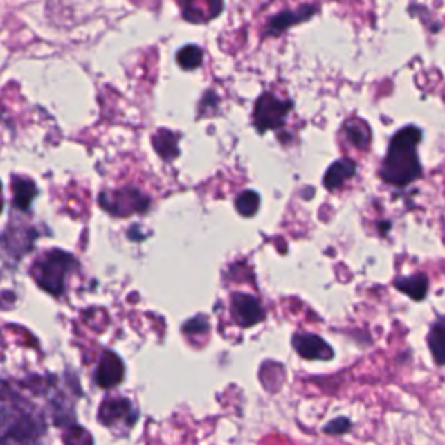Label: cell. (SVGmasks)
Returning a JSON list of instances; mask_svg holds the SVG:
<instances>
[{
    "label": "cell",
    "mask_w": 445,
    "mask_h": 445,
    "mask_svg": "<svg viewBox=\"0 0 445 445\" xmlns=\"http://www.w3.org/2000/svg\"><path fill=\"white\" fill-rule=\"evenodd\" d=\"M421 136L416 125H407L392 138L379 172L388 185L407 186L421 176V162L417 157Z\"/></svg>",
    "instance_id": "cell-1"
},
{
    "label": "cell",
    "mask_w": 445,
    "mask_h": 445,
    "mask_svg": "<svg viewBox=\"0 0 445 445\" xmlns=\"http://www.w3.org/2000/svg\"><path fill=\"white\" fill-rule=\"evenodd\" d=\"M100 203L111 214L127 216L131 212H143L148 209L150 200L134 188H125L115 193H101Z\"/></svg>",
    "instance_id": "cell-5"
},
{
    "label": "cell",
    "mask_w": 445,
    "mask_h": 445,
    "mask_svg": "<svg viewBox=\"0 0 445 445\" xmlns=\"http://www.w3.org/2000/svg\"><path fill=\"white\" fill-rule=\"evenodd\" d=\"M356 165L352 158H341L336 161L331 167L327 169L324 176V186L327 190H336L343 185L345 181H348L349 178L355 176Z\"/></svg>",
    "instance_id": "cell-11"
},
{
    "label": "cell",
    "mask_w": 445,
    "mask_h": 445,
    "mask_svg": "<svg viewBox=\"0 0 445 445\" xmlns=\"http://www.w3.org/2000/svg\"><path fill=\"white\" fill-rule=\"evenodd\" d=\"M428 346L437 365H445V317L438 318L428 334Z\"/></svg>",
    "instance_id": "cell-13"
},
{
    "label": "cell",
    "mask_w": 445,
    "mask_h": 445,
    "mask_svg": "<svg viewBox=\"0 0 445 445\" xmlns=\"http://www.w3.org/2000/svg\"><path fill=\"white\" fill-rule=\"evenodd\" d=\"M12 192H15V206L18 209L26 210L32 203V200L37 195V186L33 185L30 179L25 178H15L12 183Z\"/></svg>",
    "instance_id": "cell-15"
},
{
    "label": "cell",
    "mask_w": 445,
    "mask_h": 445,
    "mask_svg": "<svg viewBox=\"0 0 445 445\" xmlns=\"http://www.w3.org/2000/svg\"><path fill=\"white\" fill-rule=\"evenodd\" d=\"M2 203H4V200H2V186H0V210H2Z\"/></svg>",
    "instance_id": "cell-21"
},
{
    "label": "cell",
    "mask_w": 445,
    "mask_h": 445,
    "mask_svg": "<svg viewBox=\"0 0 445 445\" xmlns=\"http://www.w3.org/2000/svg\"><path fill=\"white\" fill-rule=\"evenodd\" d=\"M345 131H346V136H348L349 143H352L353 146H356V148H360V150H365L367 146H369L370 129L365 122L356 120V118L348 120L345 124Z\"/></svg>",
    "instance_id": "cell-14"
},
{
    "label": "cell",
    "mask_w": 445,
    "mask_h": 445,
    "mask_svg": "<svg viewBox=\"0 0 445 445\" xmlns=\"http://www.w3.org/2000/svg\"><path fill=\"white\" fill-rule=\"evenodd\" d=\"M77 261L70 254L63 253L60 249H54L51 253L44 254L35 264H33V277L37 284L47 292L54 296H60L64 291V280L68 273L75 270Z\"/></svg>",
    "instance_id": "cell-3"
},
{
    "label": "cell",
    "mask_w": 445,
    "mask_h": 445,
    "mask_svg": "<svg viewBox=\"0 0 445 445\" xmlns=\"http://www.w3.org/2000/svg\"><path fill=\"white\" fill-rule=\"evenodd\" d=\"M291 107V101H282L275 98L273 94L264 93L257 100L256 108H254V124H256L257 131L266 132L270 129L282 127Z\"/></svg>",
    "instance_id": "cell-4"
},
{
    "label": "cell",
    "mask_w": 445,
    "mask_h": 445,
    "mask_svg": "<svg viewBox=\"0 0 445 445\" xmlns=\"http://www.w3.org/2000/svg\"><path fill=\"white\" fill-rule=\"evenodd\" d=\"M395 287L400 292L407 294L410 300L421 301L426 298L428 292V278L424 273L410 275V277H399L395 280Z\"/></svg>",
    "instance_id": "cell-12"
},
{
    "label": "cell",
    "mask_w": 445,
    "mask_h": 445,
    "mask_svg": "<svg viewBox=\"0 0 445 445\" xmlns=\"http://www.w3.org/2000/svg\"><path fill=\"white\" fill-rule=\"evenodd\" d=\"M235 207L242 216H254L257 212V207H260V195L256 192H251V190L240 193L237 197Z\"/></svg>",
    "instance_id": "cell-17"
},
{
    "label": "cell",
    "mask_w": 445,
    "mask_h": 445,
    "mask_svg": "<svg viewBox=\"0 0 445 445\" xmlns=\"http://www.w3.org/2000/svg\"><path fill=\"white\" fill-rule=\"evenodd\" d=\"M209 329V324H207L206 317H197L193 320H190L188 324L185 325V332L188 334H199V332H207Z\"/></svg>",
    "instance_id": "cell-20"
},
{
    "label": "cell",
    "mask_w": 445,
    "mask_h": 445,
    "mask_svg": "<svg viewBox=\"0 0 445 445\" xmlns=\"http://www.w3.org/2000/svg\"><path fill=\"white\" fill-rule=\"evenodd\" d=\"M317 12V8L315 6H305V8L298 9V11H284L280 15L273 16L268 23V35H278L284 30H287L291 25H296V23H301L305 19H310L311 16Z\"/></svg>",
    "instance_id": "cell-10"
},
{
    "label": "cell",
    "mask_w": 445,
    "mask_h": 445,
    "mask_svg": "<svg viewBox=\"0 0 445 445\" xmlns=\"http://www.w3.org/2000/svg\"><path fill=\"white\" fill-rule=\"evenodd\" d=\"M349 430H352V421H349L348 417H338V419L331 421V423L324 428L325 433L331 435H343Z\"/></svg>",
    "instance_id": "cell-19"
},
{
    "label": "cell",
    "mask_w": 445,
    "mask_h": 445,
    "mask_svg": "<svg viewBox=\"0 0 445 445\" xmlns=\"http://www.w3.org/2000/svg\"><path fill=\"white\" fill-rule=\"evenodd\" d=\"M178 63L186 70H193V68L200 66L202 63V51L195 46L183 47L178 53Z\"/></svg>",
    "instance_id": "cell-18"
},
{
    "label": "cell",
    "mask_w": 445,
    "mask_h": 445,
    "mask_svg": "<svg viewBox=\"0 0 445 445\" xmlns=\"http://www.w3.org/2000/svg\"><path fill=\"white\" fill-rule=\"evenodd\" d=\"M296 352L307 360H331L334 356L331 346L318 336L310 332H300L292 338Z\"/></svg>",
    "instance_id": "cell-7"
},
{
    "label": "cell",
    "mask_w": 445,
    "mask_h": 445,
    "mask_svg": "<svg viewBox=\"0 0 445 445\" xmlns=\"http://www.w3.org/2000/svg\"><path fill=\"white\" fill-rule=\"evenodd\" d=\"M232 315L237 324L242 327H251L263 320L264 310L254 296L237 292L232 298Z\"/></svg>",
    "instance_id": "cell-6"
},
{
    "label": "cell",
    "mask_w": 445,
    "mask_h": 445,
    "mask_svg": "<svg viewBox=\"0 0 445 445\" xmlns=\"http://www.w3.org/2000/svg\"><path fill=\"white\" fill-rule=\"evenodd\" d=\"M98 386L101 388H113L124 379V363L115 353L107 352L100 360V365L94 374Z\"/></svg>",
    "instance_id": "cell-8"
},
{
    "label": "cell",
    "mask_w": 445,
    "mask_h": 445,
    "mask_svg": "<svg viewBox=\"0 0 445 445\" xmlns=\"http://www.w3.org/2000/svg\"><path fill=\"white\" fill-rule=\"evenodd\" d=\"M100 421L107 426H113L117 421H124L131 426L136 421V414H132V406L125 399H108L100 407Z\"/></svg>",
    "instance_id": "cell-9"
},
{
    "label": "cell",
    "mask_w": 445,
    "mask_h": 445,
    "mask_svg": "<svg viewBox=\"0 0 445 445\" xmlns=\"http://www.w3.org/2000/svg\"><path fill=\"white\" fill-rule=\"evenodd\" d=\"M44 433L40 417L21 407L0 409V444L35 445Z\"/></svg>",
    "instance_id": "cell-2"
},
{
    "label": "cell",
    "mask_w": 445,
    "mask_h": 445,
    "mask_svg": "<svg viewBox=\"0 0 445 445\" xmlns=\"http://www.w3.org/2000/svg\"><path fill=\"white\" fill-rule=\"evenodd\" d=\"M154 146L162 158L171 161L178 157V136L169 131H161L154 136Z\"/></svg>",
    "instance_id": "cell-16"
}]
</instances>
